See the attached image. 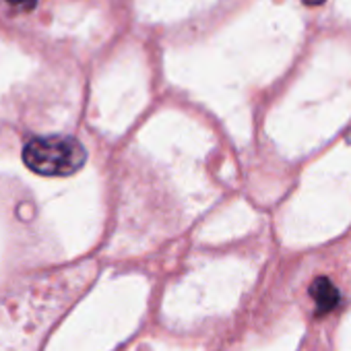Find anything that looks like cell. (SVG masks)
<instances>
[{
	"label": "cell",
	"instance_id": "cell-1",
	"mask_svg": "<svg viewBox=\"0 0 351 351\" xmlns=\"http://www.w3.org/2000/svg\"><path fill=\"white\" fill-rule=\"evenodd\" d=\"M25 165L42 176H71L87 161L85 147L66 134L36 136L23 149Z\"/></svg>",
	"mask_w": 351,
	"mask_h": 351
},
{
	"label": "cell",
	"instance_id": "cell-2",
	"mask_svg": "<svg viewBox=\"0 0 351 351\" xmlns=\"http://www.w3.org/2000/svg\"><path fill=\"white\" fill-rule=\"evenodd\" d=\"M310 298L314 300L316 316H324L339 306L341 293L328 277H316L310 285Z\"/></svg>",
	"mask_w": 351,
	"mask_h": 351
},
{
	"label": "cell",
	"instance_id": "cell-3",
	"mask_svg": "<svg viewBox=\"0 0 351 351\" xmlns=\"http://www.w3.org/2000/svg\"><path fill=\"white\" fill-rule=\"evenodd\" d=\"M7 3L17 11H32L38 5V0H7Z\"/></svg>",
	"mask_w": 351,
	"mask_h": 351
},
{
	"label": "cell",
	"instance_id": "cell-4",
	"mask_svg": "<svg viewBox=\"0 0 351 351\" xmlns=\"http://www.w3.org/2000/svg\"><path fill=\"white\" fill-rule=\"evenodd\" d=\"M324 0H304V5L306 7H318V5H322Z\"/></svg>",
	"mask_w": 351,
	"mask_h": 351
}]
</instances>
